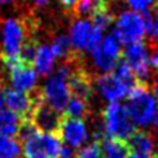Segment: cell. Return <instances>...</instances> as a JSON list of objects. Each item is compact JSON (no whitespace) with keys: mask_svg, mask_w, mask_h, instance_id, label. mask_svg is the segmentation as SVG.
<instances>
[{"mask_svg":"<svg viewBox=\"0 0 158 158\" xmlns=\"http://www.w3.org/2000/svg\"><path fill=\"white\" fill-rule=\"evenodd\" d=\"M71 60H67V63L61 64L57 72L47 79L39 93L42 101L57 112H63L65 110L67 103L71 98V90L68 86V77L71 74Z\"/></svg>","mask_w":158,"mask_h":158,"instance_id":"3","label":"cell"},{"mask_svg":"<svg viewBox=\"0 0 158 158\" xmlns=\"http://www.w3.org/2000/svg\"><path fill=\"white\" fill-rule=\"evenodd\" d=\"M75 158H104L103 150H101V144L94 142V143L83 146V147H81V150L78 151Z\"/></svg>","mask_w":158,"mask_h":158,"instance_id":"24","label":"cell"},{"mask_svg":"<svg viewBox=\"0 0 158 158\" xmlns=\"http://www.w3.org/2000/svg\"><path fill=\"white\" fill-rule=\"evenodd\" d=\"M97 90L107 101L110 103H118L121 98L128 96L131 87L126 83H123L119 78H117L114 74H103L96 81Z\"/></svg>","mask_w":158,"mask_h":158,"instance_id":"13","label":"cell"},{"mask_svg":"<svg viewBox=\"0 0 158 158\" xmlns=\"http://www.w3.org/2000/svg\"><path fill=\"white\" fill-rule=\"evenodd\" d=\"M129 118L136 126H148L157 117V104L147 85L137 82L128 93V103L125 106Z\"/></svg>","mask_w":158,"mask_h":158,"instance_id":"4","label":"cell"},{"mask_svg":"<svg viewBox=\"0 0 158 158\" xmlns=\"http://www.w3.org/2000/svg\"><path fill=\"white\" fill-rule=\"evenodd\" d=\"M64 112H65V117L82 119V118L87 114V101L83 100V98L71 96L69 101L67 103V106H65Z\"/></svg>","mask_w":158,"mask_h":158,"instance_id":"20","label":"cell"},{"mask_svg":"<svg viewBox=\"0 0 158 158\" xmlns=\"http://www.w3.org/2000/svg\"><path fill=\"white\" fill-rule=\"evenodd\" d=\"M8 78L13 89L25 93H31L32 90H35L38 83V74L35 72L33 67L25 65L19 61L8 67Z\"/></svg>","mask_w":158,"mask_h":158,"instance_id":"12","label":"cell"},{"mask_svg":"<svg viewBox=\"0 0 158 158\" xmlns=\"http://www.w3.org/2000/svg\"><path fill=\"white\" fill-rule=\"evenodd\" d=\"M150 36L154 39V40H158V18L153 22V28H151V33Z\"/></svg>","mask_w":158,"mask_h":158,"instance_id":"29","label":"cell"},{"mask_svg":"<svg viewBox=\"0 0 158 158\" xmlns=\"http://www.w3.org/2000/svg\"><path fill=\"white\" fill-rule=\"evenodd\" d=\"M153 96H154V100H156L157 108H158V83L154 85V87H153Z\"/></svg>","mask_w":158,"mask_h":158,"instance_id":"33","label":"cell"},{"mask_svg":"<svg viewBox=\"0 0 158 158\" xmlns=\"http://www.w3.org/2000/svg\"><path fill=\"white\" fill-rule=\"evenodd\" d=\"M58 136L71 148H81L89 139V131L83 119L64 117L58 125Z\"/></svg>","mask_w":158,"mask_h":158,"instance_id":"10","label":"cell"},{"mask_svg":"<svg viewBox=\"0 0 158 158\" xmlns=\"http://www.w3.org/2000/svg\"><path fill=\"white\" fill-rule=\"evenodd\" d=\"M54 60L56 57L49 44H42L39 46L38 53H36L35 61H33V69L38 75L46 77L54 68Z\"/></svg>","mask_w":158,"mask_h":158,"instance_id":"16","label":"cell"},{"mask_svg":"<svg viewBox=\"0 0 158 158\" xmlns=\"http://www.w3.org/2000/svg\"><path fill=\"white\" fill-rule=\"evenodd\" d=\"M35 27L36 22L32 17L8 18L3 22L0 57L7 68L18 61L19 50L27 39L33 38Z\"/></svg>","mask_w":158,"mask_h":158,"instance_id":"2","label":"cell"},{"mask_svg":"<svg viewBox=\"0 0 158 158\" xmlns=\"http://www.w3.org/2000/svg\"><path fill=\"white\" fill-rule=\"evenodd\" d=\"M21 144L11 137H0V158H18Z\"/></svg>","mask_w":158,"mask_h":158,"instance_id":"23","label":"cell"},{"mask_svg":"<svg viewBox=\"0 0 158 158\" xmlns=\"http://www.w3.org/2000/svg\"><path fill=\"white\" fill-rule=\"evenodd\" d=\"M122 58L128 63L131 67L132 72L135 74L139 83L147 85L150 79V53H148V46L144 42H136V43L128 44L123 50Z\"/></svg>","mask_w":158,"mask_h":158,"instance_id":"7","label":"cell"},{"mask_svg":"<svg viewBox=\"0 0 158 158\" xmlns=\"http://www.w3.org/2000/svg\"><path fill=\"white\" fill-rule=\"evenodd\" d=\"M75 156H77V154L74 153V148L68 147V146H63L58 158H75Z\"/></svg>","mask_w":158,"mask_h":158,"instance_id":"26","label":"cell"},{"mask_svg":"<svg viewBox=\"0 0 158 158\" xmlns=\"http://www.w3.org/2000/svg\"><path fill=\"white\" fill-rule=\"evenodd\" d=\"M154 13H156V15L158 17V2L154 4Z\"/></svg>","mask_w":158,"mask_h":158,"instance_id":"35","label":"cell"},{"mask_svg":"<svg viewBox=\"0 0 158 158\" xmlns=\"http://www.w3.org/2000/svg\"><path fill=\"white\" fill-rule=\"evenodd\" d=\"M151 125H153L154 132H156V133H158V114H157V117L153 119V122H151Z\"/></svg>","mask_w":158,"mask_h":158,"instance_id":"34","label":"cell"},{"mask_svg":"<svg viewBox=\"0 0 158 158\" xmlns=\"http://www.w3.org/2000/svg\"><path fill=\"white\" fill-rule=\"evenodd\" d=\"M54 57H60L64 60H69V58L75 57L78 52H75L74 46L71 43V39L67 35H58L53 39V43L50 46Z\"/></svg>","mask_w":158,"mask_h":158,"instance_id":"19","label":"cell"},{"mask_svg":"<svg viewBox=\"0 0 158 158\" xmlns=\"http://www.w3.org/2000/svg\"><path fill=\"white\" fill-rule=\"evenodd\" d=\"M129 148L135 153L144 154L148 157H154L157 154L156 139L151 133L144 131H135V133L129 139Z\"/></svg>","mask_w":158,"mask_h":158,"instance_id":"15","label":"cell"},{"mask_svg":"<svg viewBox=\"0 0 158 158\" xmlns=\"http://www.w3.org/2000/svg\"><path fill=\"white\" fill-rule=\"evenodd\" d=\"M146 35L144 18L142 13L137 11H123L117 19L115 29L112 36L119 43L132 44L136 42H142Z\"/></svg>","mask_w":158,"mask_h":158,"instance_id":"6","label":"cell"},{"mask_svg":"<svg viewBox=\"0 0 158 158\" xmlns=\"http://www.w3.org/2000/svg\"><path fill=\"white\" fill-rule=\"evenodd\" d=\"M6 110V90L0 87V112Z\"/></svg>","mask_w":158,"mask_h":158,"instance_id":"28","label":"cell"},{"mask_svg":"<svg viewBox=\"0 0 158 158\" xmlns=\"http://www.w3.org/2000/svg\"><path fill=\"white\" fill-rule=\"evenodd\" d=\"M39 100H40V94L33 97L29 93L19 92L15 89L6 90V108L18 115L21 119H29Z\"/></svg>","mask_w":158,"mask_h":158,"instance_id":"11","label":"cell"},{"mask_svg":"<svg viewBox=\"0 0 158 158\" xmlns=\"http://www.w3.org/2000/svg\"><path fill=\"white\" fill-rule=\"evenodd\" d=\"M101 150H103L104 158H128L129 153H131L128 143L122 142V140L111 139V137H106L103 140Z\"/></svg>","mask_w":158,"mask_h":158,"instance_id":"18","label":"cell"},{"mask_svg":"<svg viewBox=\"0 0 158 158\" xmlns=\"http://www.w3.org/2000/svg\"><path fill=\"white\" fill-rule=\"evenodd\" d=\"M153 158H158V154H156V156H154Z\"/></svg>","mask_w":158,"mask_h":158,"instance_id":"37","label":"cell"},{"mask_svg":"<svg viewBox=\"0 0 158 158\" xmlns=\"http://www.w3.org/2000/svg\"><path fill=\"white\" fill-rule=\"evenodd\" d=\"M24 158H58L63 142L56 132H42L31 119H24L18 132Z\"/></svg>","mask_w":158,"mask_h":158,"instance_id":"1","label":"cell"},{"mask_svg":"<svg viewBox=\"0 0 158 158\" xmlns=\"http://www.w3.org/2000/svg\"><path fill=\"white\" fill-rule=\"evenodd\" d=\"M90 52L96 68L103 74H108L115 68V64L121 58V43L112 35H110L106 36Z\"/></svg>","mask_w":158,"mask_h":158,"instance_id":"8","label":"cell"},{"mask_svg":"<svg viewBox=\"0 0 158 158\" xmlns=\"http://www.w3.org/2000/svg\"><path fill=\"white\" fill-rule=\"evenodd\" d=\"M103 126L107 137L122 140V142L129 140L136 131L125 106H122L121 103H110L104 108Z\"/></svg>","mask_w":158,"mask_h":158,"instance_id":"5","label":"cell"},{"mask_svg":"<svg viewBox=\"0 0 158 158\" xmlns=\"http://www.w3.org/2000/svg\"><path fill=\"white\" fill-rule=\"evenodd\" d=\"M103 31L94 27L89 19L78 18L71 27V43L75 52L92 50L101 42Z\"/></svg>","mask_w":158,"mask_h":158,"instance_id":"9","label":"cell"},{"mask_svg":"<svg viewBox=\"0 0 158 158\" xmlns=\"http://www.w3.org/2000/svg\"><path fill=\"white\" fill-rule=\"evenodd\" d=\"M31 121L32 123L42 132H56L58 131V125H60V112L54 111L50 108L47 104L42 101V98L36 103L35 108H33L32 114H31Z\"/></svg>","mask_w":158,"mask_h":158,"instance_id":"14","label":"cell"},{"mask_svg":"<svg viewBox=\"0 0 158 158\" xmlns=\"http://www.w3.org/2000/svg\"><path fill=\"white\" fill-rule=\"evenodd\" d=\"M114 75L117 78H119L121 81L123 82V83H126L129 87L135 86V85L137 83V79L135 77V74L132 72L131 67L128 65V63H126L125 60H123L122 57L118 60V63L115 64V68H114Z\"/></svg>","mask_w":158,"mask_h":158,"instance_id":"22","label":"cell"},{"mask_svg":"<svg viewBox=\"0 0 158 158\" xmlns=\"http://www.w3.org/2000/svg\"><path fill=\"white\" fill-rule=\"evenodd\" d=\"M38 42L35 38H29L25 40V43L22 44L21 50H19L18 54V61L25 65H31L33 67V61H35L36 53H38Z\"/></svg>","mask_w":158,"mask_h":158,"instance_id":"21","label":"cell"},{"mask_svg":"<svg viewBox=\"0 0 158 158\" xmlns=\"http://www.w3.org/2000/svg\"><path fill=\"white\" fill-rule=\"evenodd\" d=\"M128 158H153V157H148V156H144V154L131 151V153H129V156H128Z\"/></svg>","mask_w":158,"mask_h":158,"instance_id":"31","label":"cell"},{"mask_svg":"<svg viewBox=\"0 0 158 158\" xmlns=\"http://www.w3.org/2000/svg\"><path fill=\"white\" fill-rule=\"evenodd\" d=\"M19 126H21V118L6 108L0 112V137H11L14 139L18 135Z\"/></svg>","mask_w":158,"mask_h":158,"instance_id":"17","label":"cell"},{"mask_svg":"<svg viewBox=\"0 0 158 158\" xmlns=\"http://www.w3.org/2000/svg\"><path fill=\"white\" fill-rule=\"evenodd\" d=\"M60 3H61V6L65 8V11H68L69 14H72V11H74L78 0H60Z\"/></svg>","mask_w":158,"mask_h":158,"instance_id":"27","label":"cell"},{"mask_svg":"<svg viewBox=\"0 0 158 158\" xmlns=\"http://www.w3.org/2000/svg\"><path fill=\"white\" fill-rule=\"evenodd\" d=\"M14 0H0V4H7V3H11Z\"/></svg>","mask_w":158,"mask_h":158,"instance_id":"36","label":"cell"},{"mask_svg":"<svg viewBox=\"0 0 158 158\" xmlns=\"http://www.w3.org/2000/svg\"><path fill=\"white\" fill-rule=\"evenodd\" d=\"M157 75H158V71H157Z\"/></svg>","mask_w":158,"mask_h":158,"instance_id":"38","label":"cell"},{"mask_svg":"<svg viewBox=\"0 0 158 158\" xmlns=\"http://www.w3.org/2000/svg\"><path fill=\"white\" fill-rule=\"evenodd\" d=\"M126 3H128L135 11L142 13V11H147V8L151 6L153 0H126Z\"/></svg>","mask_w":158,"mask_h":158,"instance_id":"25","label":"cell"},{"mask_svg":"<svg viewBox=\"0 0 158 158\" xmlns=\"http://www.w3.org/2000/svg\"><path fill=\"white\" fill-rule=\"evenodd\" d=\"M150 63L153 67H156V68H158V49L154 50L153 56L150 57Z\"/></svg>","mask_w":158,"mask_h":158,"instance_id":"30","label":"cell"},{"mask_svg":"<svg viewBox=\"0 0 158 158\" xmlns=\"http://www.w3.org/2000/svg\"><path fill=\"white\" fill-rule=\"evenodd\" d=\"M47 3H49V0H33V4L36 7H44Z\"/></svg>","mask_w":158,"mask_h":158,"instance_id":"32","label":"cell"}]
</instances>
